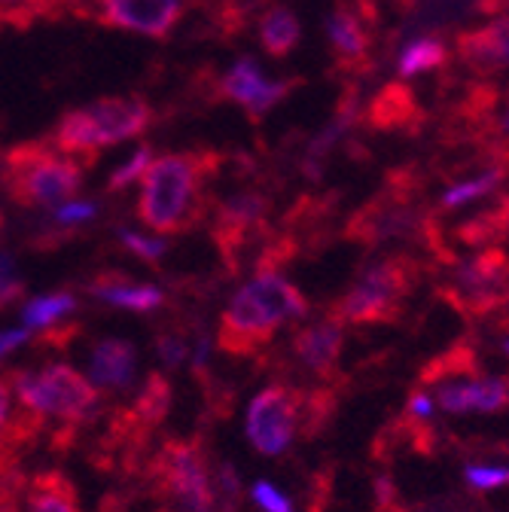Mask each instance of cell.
Segmentation results:
<instances>
[{"label": "cell", "instance_id": "44dd1931", "mask_svg": "<svg viewBox=\"0 0 509 512\" xmlns=\"http://www.w3.org/2000/svg\"><path fill=\"white\" fill-rule=\"evenodd\" d=\"M80 299L68 290H55V293H43V296H31L22 305V320L31 333H49L71 324V317L77 314Z\"/></svg>", "mask_w": 509, "mask_h": 512}, {"label": "cell", "instance_id": "f546056e", "mask_svg": "<svg viewBox=\"0 0 509 512\" xmlns=\"http://www.w3.org/2000/svg\"><path fill=\"white\" fill-rule=\"evenodd\" d=\"M25 482H28V476L19 467L0 473V512H22Z\"/></svg>", "mask_w": 509, "mask_h": 512}, {"label": "cell", "instance_id": "30bf717a", "mask_svg": "<svg viewBox=\"0 0 509 512\" xmlns=\"http://www.w3.org/2000/svg\"><path fill=\"white\" fill-rule=\"evenodd\" d=\"M95 16L107 28L165 40L186 13V0H92Z\"/></svg>", "mask_w": 509, "mask_h": 512}, {"label": "cell", "instance_id": "cb8c5ba5", "mask_svg": "<svg viewBox=\"0 0 509 512\" xmlns=\"http://www.w3.org/2000/svg\"><path fill=\"white\" fill-rule=\"evenodd\" d=\"M506 174H509V165L494 162L482 177L464 180V183H458V186H452L449 192H445V196H442V208H445V211H452V208H461V205H467V202H476V199L488 196V192H494V189L500 186V180H503Z\"/></svg>", "mask_w": 509, "mask_h": 512}, {"label": "cell", "instance_id": "8d00e7d4", "mask_svg": "<svg viewBox=\"0 0 509 512\" xmlns=\"http://www.w3.org/2000/svg\"><path fill=\"white\" fill-rule=\"evenodd\" d=\"M409 4H415V0H400V7H409ZM363 16H366V19H369V16H375L372 0H363Z\"/></svg>", "mask_w": 509, "mask_h": 512}, {"label": "cell", "instance_id": "7402d4cb", "mask_svg": "<svg viewBox=\"0 0 509 512\" xmlns=\"http://www.w3.org/2000/svg\"><path fill=\"white\" fill-rule=\"evenodd\" d=\"M299 19L293 10L287 7H272L263 13L260 19V40H263V49L275 58H284L296 43H299Z\"/></svg>", "mask_w": 509, "mask_h": 512}, {"label": "cell", "instance_id": "ba28073f", "mask_svg": "<svg viewBox=\"0 0 509 512\" xmlns=\"http://www.w3.org/2000/svg\"><path fill=\"white\" fill-rule=\"evenodd\" d=\"M83 183V165L46 144H19L4 156V189L22 208H52L74 196Z\"/></svg>", "mask_w": 509, "mask_h": 512}, {"label": "cell", "instance_id": "7a4b0ae2", "mask_svg": "<svg viewBox=\"0 0 509 512\" xmlns=\"http://www.w3.org/2000/svg\"><path fill=\"white\" fill-rule=\"evenodd\" d=\"M7 375L19 409L43 430V436H52L49 442L58 452H68L80 430L98 415V388L71 363H49L37 372L13 369Z\"/></svg>", "mask_w": 509, "mask_h": 512}, {"label": "cell", "instance_id": "5bb4252c", "mask_svg": "<svg viewBox=\"0 0 509 512\" xmlns=\"http://www.w3.org/2000/svg\"><path fill=\"white\" fill-rule=\"evenodd\" d=\"M458 55L467 64V71L479 77L509 71V16L458 34Z\"/></svg>", "mask_w": 509, "mask_h": 512}, {"label": "cell", "instance_id": "e0dca14e", "mask_svg": "<svg viewBox=\"0 0 509 512\" xmlns=\"http://www.w3.org/2000/svg\"><path fill=\"white\" fill-rule=\"evenodd\" d=\"M89 293L95 299H101L104 305L122 308V311H135V314H150L159 311L165 305V290L156 284H141L135 278H129L125 272L107 269L98 272L89 281Z\"/></svg>", "mask_w": 509, "mask_h": 512}, {"label": "cell", "instance_id": "ffe728a7", "mask_svg": "<svg viewBox=\"0 0 509 512\" xmlns=\"http://www.w3.org/2000/svg\"><path fill=\"white\" fill-rule=\"evenodd\" d=\"M421 119L418 101L409 86L391 83L381 89L369 104V122L375 128H415Z\"/></svg>", "mask_w": 509, "mask_h": 512}, {"label": "cell", "instance_id": "484cf974", "mask_svg": "<svg viewBox=\"0 0 509 512\" xmlns=\"http://www.w3.org/2000/svg\"><path fill=\"white\" fill-rule=\"evenodd\" d=\"M211 482H214V500L220 503V512L244 509V488H241L238 470L229 461H220L211 467Z\"/></svg>", "mask_w": 509, "mask_h": 512}, {"label": "cell", "instance_id": "83f0119b", "mask_svg": "<svg viewBox=\"0 0 509 512\" xmlns=\"http://www.w3.org/2000/svg\"><path fill=\"white\" fill-rule=\"evenodd\" d=\"M119 241H122L125 250L135 253L138 260L153 263V266L162 260L165 250H168V244H165L162 238H147V235H138V232H132V229H122V232H119Z\"/></svg>", "mask_w": 509, "mask_h": 512}, {"label": "cell", "instance_id": "d6986e66", "mask_svg": "<svg viewBox=\"0 0 509 512\" xmlns=\"http://www.w3.org/2000/svg\"><path fill=\"white\" fill-rule=\"evenodd\" d=\"M28 512H80V494L65 470H37L25 482Z\"/></svg>", "mask_w": 509, "mask_h": 512}, {"label": "cell", "instance_id": "836d02e7", "mask_svg": "<svg viewBox=\"0 0 509 512\" xmlns=\"http://www.w3.org/2000/svg\"><path fill=\"white\" fill-rule=\"evenodd\" d=\"M34 339V333L28 327H19V330H0V360L10 357L16 348L28 345Z\"/></svg>", "mask_w": 509, "mask_h": 512}, {"label": "cell", "instance_id": "52a82bcc", "mask_svg": "<svg viewBox=\"0 0 509 512\" xmlns=\"http://www.w3.org/2000/svg\"><path fill=\"white\" fill-rule=\"evenodd\" d=\"M150 119H153V110L147 101L113 95V98H101L89 107L65 113L49 141L65 156H77V153L92 156L101 147H113V144L144 135L150 128Z\"/></svg>", "mask_w": 509, "mask_h": 512}, {"label": "cell", "instance_id": "d4e9b609", "mask_svg": "<svg viewBox=\"0 0 509 512\" xmlns=\"http://www.w3.org/2000/svg\"><path fill=\"white\" fill-rule=\"evenodd\" d=\"M467 406L470 412H500L509 406V378L503 375H491L482 378L476 375L473 381H467Z\"/></svg>", "mask_w": 509, "mask_h": 512}, {"label": "cell", "instance_id": "7c38bea8", "mask_svg": "<svg viewBox=\"0 0 509 512\" xmlns=\"http://www.w3.org/2000/svg\"><path fill=\"white\" fill-rule=\"evenodd\" d=\"M266 211H269V202H266V196H260V192H241V196L229 199L220 208V217L214 223V241L223 253L229 272L238 269L241 250L247 247L253 232L266 223Z\"/></svg>", "mask_w": 509, "mask_h": 512}, {"label": "cell", "instance_id": "5b68a950", "mask_svg": "<svg viewBox=\"0 0 509 512\" xmlns=\"http://www.w3.org/2000/svg\"><path fill=\"white\" fill-rule=\"evenodd\" d=\"M174 391L162 372H150L144 378V388L119 406L110 421L104 436L98 439V452L92 455L95 467L101 470H125V473H138L150 455V439L165 421L171 409Z\"/></svg>", "mask_w": 509, "mask_h": 512}, {"label": "cell", "instance_id": "ac0fdd59", "mask_svg": "<svg viewBox=\"0 0 509 512\" xmlns=\"http://www.w3.org/2000/svg\"><path fill=\"white\" fill-rule=\"evenodd\" d=\"M327 31H330V46L336 52L339 68H345V71L369 68V34L354 10L339 4L327 22Z\"/></svg>", "mask_w": 509, "mask_h": 512}, {"label": "cell", "instance_id": "603a6c76", "mask_svg": "<svg viewBox=\"0 0 509 512\" xmlns=\"http://www.w3.org/2000/svg\"><path fill=\"white\" fill-rule=\"evenodd\" d=\"M449 61V49L439 37H418L412 40L400 58H397V71L403 77H415V74H424V71H436L442 64Z\"/></svg>", "mask_w": 509, "mask_h": 512}, {"label": "cell", "instance_id": "f35d334b", "mask_svg": "<svg viewBox=\"0 0 509 512\" xmlns=\"http://www.w3.org/2000/svg\"><path fill=\"white\" fill-rule=\"evenodd\" d=\"M159 512H171V509H159Z\"/></svg>", "mask_w": 509, "mask_h": 512}, {"label": "cell", "instance_id": "6da1fadb", "mask_svg": "<svg viewBox=\"0 0 509 512\" xmlns=\"http://www.w3.org/2000/svg\"><path fill=\"white\" fill-rule=\"evenodd\" d=\"M308 314V299L278 272H257L220 314L217 348L235 360H257L293 320Z\"/></svg>", "mask_w": 509, "mask_h": 512}, {"label": "cell", "instance_id": "e575fe53", "mask_svg": "<svg viewBox=\"0 0 509 512\" xmlns=\"http://www.w3.org/2000/svg\"><path fill=\"white\" fill-rule=\"evenodd\" d=\"M378 497H381V506L388 503V509H391V512H403V509H397V506H394V494H391V485H388L385 479L378 482Z\"/></svg>", "mask_w": 509, "mask_h": 512}, {"label": "cell", "instance_id": "d590c367", "mask_svg": "<svg viewBox=\"0 0 509 512\" xmlns=\"http://www.w3.org/2000/svg\"><path fill=\"white\" fill-rule=\"evenodd\" d=\"M500 128L509 135V92H506V101H503V113H500Z\"/></svg>", "mask_w": 509, "mask_h": 512}, {"label": "cell", "instance_id": "2e32d148", "mask_svg": "<svg viewBox=\"0 0 509 512\" xmlns=\"http://www.w3.org/2000/svg\"><path fill=\"white\" fill-rule=\"evenodd\" d=\"M43 439V430L19 409L10 375H0V473L19 467V458Z\"/></svg>", "mask_w": 509, "mask_h": 512}, {"label": "cell", "instance_id": "f1b7e54d", "mask_svg": "<svg viewBox=\"0 0 509 512\" xmlns=\"http://www.w3.org/2000/svg\"><path fill=\"white\" fill-rule=\"evenodd\" d=\"M153 162V153H150V147H141V150H135V156L125 162V165H119L113 174H110V180H107V192H119V189H125L129 183H135V180H141V174L147 171V165Z\"/></svg>", "mask_w": 509, "mask_h": 512}, {"label": "cell", "instance_id": "4316f807", "mask_svg": "<svg viewBox=\"0 0 509 512\" xmlns=\"http://www.w3.org/2000/svg\"><path fill=\"white\" fill-rule=\"evenodd\" d=\"M25 296V278L19 275V266L10 253L0 250V311H7Z\"/></svg>", "mask_w": 509, "mask_h": 512}, {"label": "cell", "instance_id": "8fae6325", "mask_svg": "<svg viewBox=\"0 0 509 512\" xmlns=\"http://www.w3.org/2000/svg\"><path fill=\"white\" fill-rule=\"evenodd\" d=\"M299 86V80H266L263 68L257 64V58H241L226 71V77L220 80V95L226 101H235L244 107V113L260 122L272 107H278L293 89Z\"/></svg>", "mask_w": 509, "mask_h": 512}, {"label": "cell", "instance_id": "1f68e13d", "mask_svg": "<svg viewBox=\"0 0 509 512\" xmlns=\"http://www.w3.org/2000/svg\"><path fill=\"white\" fill-rule=\"evenodd\" d=\"M156 354H159V360H162L165 366L177 369V366L186 360V354H189V342H186V336L177 333V330L159 333V336H156Z\"/></svg>", "mask_w": 509, "mask_h": 512}, {"label": "cell", "instance_id": "3957f363", "mask_svg": "<svg viewBox=\"0 0 509 512\" xmlns=\"http://www.w3.org/2000/svg\"><path fill=\"white\" fill-rule=\"evenodd\" d=\"M211 153H168L141 174L138 217L159 235H180L196 229L205 214V180L214 174Z\"/></svg>", "mask_w": 509, "mask_h": 512}, {"label": "cell", "instance_id": "4fadbf2b", "mask_svg": "<svg viewBox=\"0 0 509 512\" xmlns=\"http://www.w3.org/2000/svg\"><path fill=\"white\" fill-rule=\"evenodd\" d=\"M342 345H345V333L336 317H324L314 320V324L299 327L290 336V354L299 360V366H305L311 375L333 381L336 378V366L342 357Z\"/></svg>", "mask_w": 509, "mask_h": 512}, {"label": "cell", "instance_id": "9a60e30c", "mask_svg": "<svg viewBox=\"0 0 509 512\" xmlns=\"http://www.w3.org/2000/svg\"><path fill=\"white\" fill-rule=\"evenodd\" d=\"M135 372H138V351L129 339L107 336V339H98L92 345L89 375H92L98 391H107V394L132 391Z\"/></svg>", "mask_w": 509, "mask_h": 512}, {"label": "cell", "instance_id": "9c48e42d", "mask_svg": "<svg viewBox=\"0 0 509 512\" xmlns=\"http://www.w3.org/2000/svg\"><path fill=\"white\" fill-rule=\"evenodd\" d=\"M418 266L409 256H388L372 263L351 284V290L333 305L330 317L339 324H394L400 320L409 293L415 290Z\"/></svg>", "mask_w": 509, "mask_h": 512}, {"label": "cell", "instance_id": "74e56055", "mask_svg": "<svg viewBox=\"0 0 509 512\" xmlns=\"http://www.w3.org/2000/svg\"><path fill=\"white\" fill-rule=\"evenodd\" d=\"M503 351H506V354H509V339H506V342H503Z\"/></svg>", "mask_w": 509, "mask_h": 512}, {"label": "cell", "instance_id": "8992f818", "mask_svg": "<svg viewBox=\"0 0 509 512\" xmlns=\"http://www.w3.org/2000/svg\"><path fill=\"white\" fill-rule=\"evenodd\" d=\"M150 494L174 500L183 512H217L208 445L202 436H168L144 461Z\"/></svg>", "mask_w": 509, "mask_h": 512}, {"label": "cell", "instance_id": "4dcf8cb0", "mask_svg": "<svg viewBox=\"0 0 509 512\" xmlns=\"http://www.w3.org/2000/svg\"><path fill=\"white\" fill-rule=\"evenodd\" d=\"M250 500L257 503L263 512H296L293 500H290L278 485H272V482H266V479H260L257 485L250 488Z\"/></svg>", "mask_w": 509, "mask_h": 512}, {"label": "cell", "instance_id": "d6a6232c", "mask_svg": "<svg viewBox=\"0 0 509 512\" xmlns=\"http://www.w3.org/2000/svg\"><path fill=\"white\" fill-rule=\"evenodd\" d=\"M464 479H467L470 488H476V491H494V488H500V485H509V467H488V464L467 467Z\"/></svg>", "mask_w": 509, "mask_h": 512}, {"label": "cell", "instance_id": "277c9868", "mask_svg": "<svg viewBox=\"0 0 509 512\" xmlns=\"http://www.w3.org/2000/svg\"><path fill=\"white\" fill-rule=\"evenodd\" d=\"M336 412L333 388H296L290 381H272L247 406V439L266 458H278L296 442L314 439Z\"/></svg>", "mask_w": 509, "mask_h": 512}]
</instances>
